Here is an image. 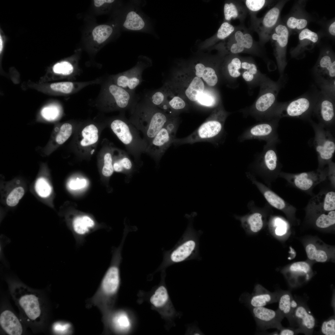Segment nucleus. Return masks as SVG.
<instances>
[{
    "mask_svg": "<svg viewBox=\"0 0 335 335\" xmlns=\"http://www.w3.org/2000/svg\"><path fill=\"white\" fill-rule=\"evenodd\" d=\"M130 113L129 120L141 132L147 146L166 123L175 116L153 105L144 98L141 101L139 100Z\"/></svg>",
    "mask_w": 335,
    "mask_h": 335,
    "instance_id": "1",
    "label": "nucleus"
},
{
    "mask_svg": "<svg viewBox=\"0 0 335 335\" xmlns=\"http://www.w3.org/2000/svg\"><path fill=\"white\" fill-rule=\"evenodd\" d=\"M284 76L280 77L277 81H274L266 75L259 85V94L256 101L240 111L244 116H250L260 122L269 119L278 102L277 96L284 84Z\"/></svg>",
    "mask_w": 335,
    "mask_h": 335,
    "instance_id": "2",
    "label": "nucleus"
},
{
    "mask_svg": "<svg viewBox=\"0 0 335 335\" xmlns=\"http://www.w3.org/2000/svg\"><path fill=\"white\" fill-rule=\"evenodd\" d=\"M230 114L225 110L221 103L193 133L183 138H176L173 144L180 145L207 141L218 144L224 133L225 121Z\"/></svg>",
    "mask_w": 335,
    "mask_h": 335,
    "instance_id": "3",
    "label": "nucleus"
},
{
    "mask_svg": "<svg viewBox=\"0 0 335 335\" xmlns=\"http://www.w3.org/2000/svg\"><path fill=\"white\" fill-rule=\"evenodd\" d=\"M120 283L118 264L114 262L105 274L99 287L93 296L88 300V307L96 306L102 317L112 310Z\"/></svg>",
    "mask_w": 335,
    "mask_h": 335,
    "instance_id": "4",
    "label": "nucleus"
},
{
    "mask_svg": "<svg viewBox=\"0 0 335 335\" xmlns=\"http://www.w3.org/2000/svg\"><path fill=\"white\" fill-rule=\"evenodd\" d=\"M112 131L124 145L128 153L132 156L135 162L141 164V157L145 153L147 146L139 133V131L130 122L123 117L116 118L110 122Z\"/></svg>",
    "mask_w": 335,
    "mask_h": 335,
    "instance_id": "5",
    "label": "nucleus"
},
{
    "mask_svg": "<svg viewBox=\"0 0 335 335\" xmlns=\"http://www.w3.org/2000/svg\"><path fill=\"white\" fill-rule=\"evenodd\" d=\"M318 91L307 93L291 101L278 102L270 119L285 117L307 119L310 118Z\"/></svg>",
    "mask_w": 335,
    "mask_h": 335,
    "instance_id": "6",
    "label": "nucleus"
},
{
    "mask_svg": "<svg viewBox=\"0 0 335 335\" xmlns=\"http://www.w3.org/2000/svg\"><path fill=\"white\" fill-rule=\"evenodd\" d=\"M250 30L242 24L236 26L228 37L227 52L229 55L248 53L262 57L263 47L255 40Z\"/></svg>",
    "mask_w": 335,
    "mask_h": 335,
    "instance_id": "7",
    "label": "nucleus"
},
{
    "mask_svg": "<svg viewBox=\"0 0 335 335\" xmlns=\"http://www.w3.org/2000/svg\"><path fill=\"white\" fill-rule=\"evenodd\" d=\"M308 121L315 133L313 145L318 156L319 168L324 169L332 161L335 152L334 133L311 119Z\"/></svg>",
    "mask_w": 335,
    "mask_h": 335,
    "instance_id": "8",
    "label": "nucleus"
},
{
    "mask_svg": "<svg viewBox=\"0 0 335 335\" xmlns=\"http://www.w3.org/2000/svg\"><path fill=\"white\" fill-rule=\"evenodd\" d=\"M178 126L176 116L171 118L151 140L145 153L158 163L166 150L173 143Z\"/></svg>",
    "mask_w": 335,
    "mask_h": 335,
    "instance_id": "9",
    "label": "nucleus"
},
{
    "mask_svg": "<svg viewBox=\"0 0 335 335\" xmlns=\"http://www.w3.org/2000/svg\"><path fill=\"white\" fill-rule=\"evenodd\" d=\"M190 218L184 235L181 241L169 254L170 263L181 262L193 258L198 254V234L193 229V219Z\"/></svg>",
    "mask_w": 335,
    "mask_h": 335,
    "instance_id": "10",
    "label": "nucleus"
},
{
    "mask_svg": "<svg viewBox=\"0 0 335 335\" xmlns=\"http://www.w3.org/2000/svg\"><path fill=\"white\" fill-rule=\"evenodd\" d=\"M139 99L135 92L118 86L111 79L105 88V101L110 110H128L130 112Z\"/></svg>",
    "mask_w": 335,
    "mask_h": 335,
    "instance_id": "11",
    "label": "nucleus"
},
{
    "mask_svg": "<svg viewBox=\"0 0 335 335\" xmlns=\"http://www.w3.org/2000/svg\"><path fill=\"white\" fill-rule=\"evenodd\" d=\"M312 115L318 123L334 133L335 124V97L323 91H318Z\"/></svg>",
    "mask_w": 335,
    "mask_h": 335,
    "instance_id": "12",
    "label": "nucleus"
},
{
    "mask_svg": "<svg viewBox=\"0 0 335 335\" xmlns=\"http://www.w3.org/2000/svg\"><path fill=\"white\" fill-rule=\"evenodd\" d=\"M151 60L147 56L138 57L136 65L125 71L112 77L111 79L118 86L130 92H135L136 87L142 81V75L144 70L151 66Z\"/></svg>",
    "mask_w": 335,
    "mask_h": 335,
    "instance_id": "13",
    "label": "nucleus"
},
{
    "mask_svg": "<svg viewBox=\"0 0 335 335\" xmlns=\"http://www.w3.org/2000/svg\"><path fill=\"white\" fill-rule=\"evenodd\" d=\"M280 119L273 118L260 121L246 129L238 137L239 142L246 140L257 139L264 140L266 142L279 141L277 129Z\"/></svg>",
    "mask_w": 335,
    "mask_h": 335,
    "instance_id": "14",
    "label": "nucleus"
},
{
    "mask_svg": "<svg viewBox=\"0 0 335 335\" xmlns=\"http://www.w3.org/2000/svg\"><path fill=\"white\" fill-rule=\"evenodd\" d=\"M280 13V8L277 5L270 9L263 17H256L251 20V26L249 29L257 33L259 38L258 42L262 47L270 39L271 33L277 24Z\"/></svg>",
    "mask_w": 335,
    "mask_h": 335,
    "instance_id": "15",
    "label": "nucleus"
},
{
    "mask_svg": "<svg viewBox=\"0 0 335 335\" xmlns=\"http://www.w3.org/2000/svg\"><path fill=\"white\" fill-rule=\"evenodd\" d=\"M281 175L298 189L307 191L326 179L329 176L328 168L297 174L281 173Z\"/></svg>",
    "mask_w": 335,
    "mask_h": 335,
    "instance_id": "16",
    "label": "nucleus"
},
{
    "mask_svg": "<svg viewBox=\"0 0 335 335\" xmlns=\"http://www.w3.org/2000/svg\"><path fill=\"white\" fill-rule=\"evenodd\" d=\"M250 309L260 330L275 328L279 330L283 327L281 322L284 317L278 309L274 310L264 306Z\"/></svg>",
    "mask_w": 335,
    "mask_h": 335,
    "instance_id": "17",
    "label": "nucleus"
},
{
    "mask_svg": "<svg viewBox=\"0 0 335 335\" xmlns=\"http://www.w3.org/2000/svg\"><path fill=\"white\" fill-rule=\"evenodd\" d=\"M150 302L166 320L171 321L175 317L181 316V313L177 312L174 308L163 283L157 288L150 297Z\"/></svg>",
    "mask_w": 335,
    "mask_h": 335,
    "instance_id": "18",
    "label": "nucleus"
},
{
    "mask_svg": "<svg viewBox=\"0 0 335 335\" xmlns=\"http://www.w3.org/2000/svg\"><path fill=\"white\" fill-rule=\"evenodd\" d=\"M289 31L285 25L277 24L273 29L270 39L275 43V55L279 73L280 77L283 76V73L286 63L285 50L288 44Z\"/></svg>",
    "mask_w": 335,
    "mask_h": 335,
    "instance_id": "19",
    "label": "nucleus"
},
{
    "mask_svg": "<svg viewBox=\"0 0 335 335\" xmlns=\"http://www.w3.org/2000/svg\"><path fill=\"white\" fill-rule=\"evenodd\" d=\"M279 289L271 292L262 285L257 284L252 293L244 294L241 300L249 308L264 306L278 302Z\"/></svg>",
    "mask_w": 335,
    "mask_h": 335,
    "instance_id": "20",
    "label": "nucleus"
},
{
    "mask_svg": "<svg viewBox=\"0 0 335 335\" xmlns=\"http://www.w3.org/2000/svg\"><path fill=\"white\" fill-rule=\"evenodd\" d=\"M295 326H298L300 333L305 335L313 334L316 324L315 318L303 302H298L293 314Z\"/></svg>",
    "mask_w": 335,
    "mask_h": 335,
    "instance_id": "21",
    "label": "nucleus"
},
{
    "mask_svg": "<svg viewBox=\"0 0 335 335\" xmlns=\"http://www.w3.org/2000/svg\"><path fill=\"white\" fill-rule=\"evenodd\" d=\"M242 60V57L239 54H229L226 58L222 71L231 87L238 86V79L241 75Z\"/></svg>",
    "mask_w": 335,
    "mask_h": 335,
    "instance_id": "22",
    "label": "nucleus"
},
{
    "mask_svg": "<svg viewBox=\"0 0 335 335\" xmlns=\"http://www.w3.org/2000/svg\"><path fill=\"white\" fill-rule=\"evenodd\" d=\"M241 75L249 88L259 86L266 75L259 71L253 59L250 57H243L241 63Z\"/></svg>",
    "mask_w": 335,
    "mask_h": 335,
    "instance_id": "23",
    "label": "nucleus"
},
{
    "mask_svg": "<svg viewBox=\"0 0 335 335\" xmlns=\"http://www.w3.org/2000/svg\"><path fill=\"white\" fill-rule=\"evenodd\" d=\"M105 332L110 328L117 333H123L128 330L131 326V322L128 316L124 312L117 311L114 313L110 312L103 317Z\"/></svg>",
    "mask_w": 335,
    "mask_h": 335,
    "instance_id": "24",
    "label": "nucleus"
},
{
    "mask_svg": "<svg viewBox=\"0 0 335 335\" xmlns=\"http://www.w3.org/2000/svg\"><path fill=\"white\" fill-rule=\"evenodd\" d=\"M308 207L310 209L320 212L335 210V192L330 191L319 193L310 199Z\"/></svg>",
    "mask_w": 335,
    "mask_h": 335,
    "instance_id": "25",
    "label": "nucleus"
},
{
    "mask_svg": "<svg viewBox=\"0 0 335 335\" xmlns=\"http://www.w3.org/2000/svg\"><path fill=\"white\" fill-rule=\"evenodd\" d=\"M38 297L33 294L22 295L18 299L19 305L27 317L32 320H36L41 315V310Z\"/></svg>",
    "mask_w": 335,
    "mask_h": 335,
    "instance_id": "26",
    "label": "nucleus"
},
{
    "mask_svg": "<svg viewBox=\"0 0 335 335\" xmlns=\"http://www.w3.org/2000/svg\"><path fill=\"white\" fill-rule=\"evenodd\" d=\"M0 324L2 328L10 335H20L23 332L22 326L18 319L12 311L6 310L0 315Z\"/></svg>",
    "mask_w": 335,
    "mask_h": 335,
    "instance_id": "27",
    "label": "nucleus"
},
{
    "mask_svg": "<svg viewBox=\"0 0 335 335\" xmlns=\"http://www.w3.org/2000/svg\"><path fill=\"white\" fill-rule=\"evenodd\" d=\"M148 24L146 19L136 9L129 10L125 17L123 26L131 31H146Z\"/></svg>",
    "mask_w": 335,
    "mask_h": 335,
    "instance_id": "28",
    "label": "nucleus"
},
{
    "mask_svg": "<svg viewBox=\"0 0 335 335\" xmlns=\"http://www.w3.org/2000/svg\"><path fill=\"white\" fill-rule=\"evenodd\" d=\"M248 12L244 4L240 1H231L225 3L224 5V17L227 21L238 19L242 23Z\"/></svg>",
    "mask_w": 335,
    "mask_h": 335,
    "instance_id": "29",
    "label": "nucleus"
},
{
    "mask_svg": "<svg viewBox=\"0 0 335 335\" xmlns=\"http://www.w3.org/2000/svg\"><path fill=\"white\" fill-rule=\"evenodd\" d=\"M95 225L94 221L89 216H77L74 218L72 222L73 234L75 237L81 239L88 234Z\"/></svg>",
    "mask_w": 335,
    "mask_h": 335,
    "instance_id": "30",
    "label": "nucleus"
},
{
    "mask_svg": "<svg viewBox=\"0 0 335 335\" xmlns=\"http://www.w3.org/2000/svg\"><path fill=\"white\" fill-rule=\"evenodd\" d=\"M292 295L290 291L279 289L278 309L287 318L291 326H295L293 312L291 307V299Z\"/></svg>",
    "mask_w": 335,
    "mask_h": 335,
    "instance_id": "31",
    "label": "nucleus"
},
{
    "mask_svg": "<svg viewBox=\"0 0 335 335\" xmlns=\"http://www.w3.org/2000/svg\"><path fill=\"white\" fill-rule=\"evenodd\" d=\"M167 96V90L164 86L160 89L147 92L144 98L153 105L167 112L168 111L166 105Z\"/></svg>",
    "mask_w": 335,
    "mask_h": 335,
    "instance_id": "32",
    "label": "nucleus"
},
{
    "mask_svg": "<svg viewBox=\"0 0 335 335\" xmlns=\"http://www.w3.org/2000/svg\"><path fill=\"white\" fill-rule=\"evenodd\" d=\"M195 69L196 76L202 78L208 86L214 87L217 84L218 75L214 68L206 67L202 63H198L195 65Z\"/></svg>",
    "mask_w": 335,
    "mask_h": 335,
    "instance_id": "33",
    "label": "nucleus"
},
{
    "mask_svg": "<svg viewBox=\"0 0 335 335\" xmlns=\"http://www.w3.org/2000/svg\"><path fill=\"white\" fill-rule=\"evenodd\" d=\"M196 101L202 106L214 109L221 103L218 92L213 89H205L199 96Z\"/></svg>",
    "mask_w": 335,
    "mask_h": 335,
    "instance_id": "34",
    "label": "nucleus"
},
{
    "mask_svg": "<svg viewBox=\"0 0 335 335\" xmlns=\"http://www.w3.org/2000/svg\"><path fill=\"white\" fill-rule=\"evenodd\" d=\"M205 89L204 84L202 79L196 76L193 78L186 88L185 94L190 100L195 101Z\"/></svg>",
    "mask_w": 335,
    "mask_h": 335,
    "instance_id": "35",
    "label": "nucleus"
},
{
    "mask_svg": "<svg viewBox=\"0 0 335 335\" xmlns=\"http://www.w3.org/2000/svg\"><path fill=\"white\" fill-rule=\"evenodd\" d=\"M114 29L110 25H101L95 27L92 33L93 40L99 44L103 43L111 37Z\"/></svg>",
    "mask_w": 335,
    "mask_h": 335,
    "instance_id": "36",
    "label": "nucleus"
},
{
    "mask_svg": "<svg viewBox=\"0 0 335 335\" xmlns=\"http://www.w3.org/2000/svg\"><path fill=\"white\" fill-rule=\"evenodd\" d=\"M98 132L97 128L94 124H90L85 127L82 132L83 138L80 142L81 145L87 146L96 142L98 139Z\"/></svg>",
    "mask_w": 335,
    "mask_h": 335,
    "instance_id": "37",
    "label": "nucleus"
},
{
    "mask_svg": "<svg viewBox=\"0 0 335 335\" xmlns=\"http://www.w3.org/2000/svg\"><path fill=\"white\" fill-rule=\"evenodd\" d=\"M264 195L269 203L277 209L287 210L293 208V206L271 190H266L264 192Z\"/></svg>",
    "mask_w": 335,
    "mask_h": 335,
    "instance_id": "38",
    "label": "nucleus"
},
{
    "mask_svg": "<svg viewBox=\"0 0 335 335\" xmlns=\"http://www.w3.org/2000/svg\"><path fill=\"white\" fill-rule=\"evenodd\" d=\"M118 152V154L114 157V160L121 165L123 172L128 176H131L136 170L134 164L127 153L121 151Z\"/></svg>",
    "mask_w": 335,
    "mask_h": 335,
    "instance_id": "39",
    "label": "nucleus"
},
{
    "mask_svg": "<svg viewBox=\"0 0 335 335\" xmlns=\"http://www.w3.org/2000/svg\"><path fill=\"white\" fill-rule=\"evenodd\" d=\"M306 250L307 257L310 260L324 262L326 261L328 259V256L325 252L321 250H317L313 244L307 245Z\"/></svg>",
    "mask_w": 335,
    "mask_h": 335,
    "instance_id": "40",
    "label": "nucleus"
},
{
    "mask_svg": "<svg viewBox=\"0 0 335 335\" xmlns=\"http://www.w3.org/2000/svg\"><path fill=\"white\" fill-rule=\"evenodd\" d=\"M243 1L250 15L251 19L257 17L256 14L257 12L264 7L267 2L265 0H246Z\"/></svg>",
    "mask_w": 335,
    "mask_h": 335,
    "instance_id": "41",
    "label": "nucleus"
},
{
    "mask_svg": "<svg viewBox=\"0 0 335 335\" xmlns=\"http://www.w3.org/2000/svg\"><path fill=\"white\" fill-rule=\"evenodd\" d=\"M335 223V211H331L327 213L321 214L317 218L316 226L321 228H325L333 225Z\"/></svg>",
    "mask_w": 335,
    "mask_h": 335,
    "instance_id": "42",
    "label": "nucleus"
},
{
    "mask_svg": "<svg viewBox=\"0 0 335 335\" xmlns=\"http://www.w3.org/2000/svg\"><path fill=\"white\" fill-rule=\"evenodd\" d=\"M25 194V190L22 187H18L13 189L8 195L6 199V203L10 207L16 206Z\"/></svg>",
    "mask_w": 335,
    "mask_h": 335,
    "instance_id": "43",
    "label": "nucleus"
},
{
    "mask_svg": "<svg viewBox=\"0 0 335 335\" xmlns=\"http://www.w3.org/2000/svg\"><path fill=\"white\" fill-rule=\"evenodd\" d=\"M35 189L38 194L43 198L48 196L51 191L50 185L45 179L42 177L39 178L36 181Z\"/></svg>",
    "mask_w": 335,
    "mask_h": 335,
    "instance_id": "44",
    "label": "nucleus"
},
{
    "mask_svg": "<svg viewBox=\"0 0 335 335\" xmlns=\"http://www.w3.org/2000/svg\"><path fill=\"white\" fill-rule=\"evenodd\" d=\"M72 132V127L71 124L66 123L62 124L56 137V142L60 145L63 144L70 136Z\"/></svg>",
    "mask_w": 335,
    "mask_h": 335,
    "instance_id": "45",
    "label": "nucleus"
},
{
    "mask_svg": "<svg viewBox=\"0 0 335 335\" xmlns=\"http://www.w3.org/2000/svg\"><path fill=\"white\" fill-rule=\"evenodd\" d=\"M112 153L108 151L105 153L104 156V165L102 168V175L109 177L113 174L114 170L113 166V158Z\"/></svg>",
    "mask_w": 335,
    "mask_h": 335,
    "instance_id": "46",
    "label": "nucleus"
},
{
    "mask_svg": "<svg viewBox=\"0 0 335 335\" xmlns=\"http://www.w3.org/2000/svg\"><path fill=\"white\" fill-rule=\"evenodd\" d=\"M250 229L252 232L257 233L260 231L263 226L261 215L255 213L251 215L248 219Z\"/></svg>",
    "mask_w": 335,
    "mask_h": 335,
    "instance_id": "47",
    "label": "nucleus"
},
{
    "mask_svg": "<svg viewBox=\"0 0 335 335\" xmlns=\"http://www.w3.org/2000/svg\"><path fill=\"white\" fill-rule=\"evenodd\" d=\"M236 26H234L228 22H223L218 30L216 35L218 39L223 40L228 37L234 31Z\"/></svg>",
    "mask_w": 335,
    "mask_h": 335,
    "instance_id": "48",
    "label": "nucleus"
},
{
    "mask_svg": "<svg viewBox=\"0 0 335 335\" xmlns=\"http://www.w3.org/2000/svg\"><path fill=\"white\" fill-rule=\"evenodd\" d=\"M53 90L64 93H69L74 88V83L70 82H63L54 83L50 85Z\"/></svg>",
    "mask_w": 335,
    "mask_h": 335,
    "instance_id": "49",
    "label": "nucleus"
},
{
    "mask_svg": "<svg viewBox=\"0 0 335 335\" xmlns=\"http://www.w3.org/2000/svg\"><path fill=\"white\" fill-rule=\"evenodd\" d=\"M53 70L55 73L68 75L73 72L74 68L70 63L64 61L56 64L53 67Z\"/></svg>",
    "mask_w": 335,
    "mask_h": 335,
    "instance_id": "50",
    "label": "nucleus"
},
{
    "mask_svg": "<svg viewBox=\"0 0 335 335\" xmlns=\"http://www.w3.org/2000/svg\"><path fill=\"white\" fill-rule=\"evenodd\" d=\"M321 333L324 335H335V319L334 316L330 317L323 322L321 327Z\"/></svg>",
    "mask_w": 335,
    "mask_h": 335,
    "instance_id": "51",
    "label": "nucleus"
},
{
    "mask_svg": "<svg viewBox=\"0 0 335 335\" xmlns=\"http://www.w3.org/2000/svg\"><path fill=\"white\" fill-rule=\"evenodd\" d=\"M307 24V21L306 19L297 18L293 16L289 17L287 22V26L292 29H303L306 26Z\"/></svg>",
    "mask_w": 335,
    "mask_h": 335,
    "instance_id": "52",
    "label": "nucleus"
},
{
    "mask_svg": "<svg viewBox=\"0 0 335 335\" xmlns=\"http://www.w3.org/2000/svg\"><path fill=\"white\" fill-rule=\"evenodd\" d=\"M298 38L300 41L307 40L313 43L318 41V37L317 34L307 28L303 29L299 34Z\"/></svg>",
    "mask_w": 335,
    "mask_h": 335,
    "instance_id": "53",
    "label": "nucleus"
},
{
    "mask_svg": "<svg viewBox=\"0 0 335 335\" xmlns=\"http://www.w3.org/2000/svg\"><path fill=\"white\" fill-rule=\"evenodd\" d=\"M289 271H299L306 274L309 273L311 270L310 265L305 261H298L292 264L289 267Z\"/></svg>",
    "mask_w": 335,
    "mask_h": 335,
    "instance_id": "54",
    "label": "nucleus"
},
{
    "mask_svg": "<svg viewBox=\"0 0 335 335\" xmlns=\"http://www.w3.org/2000/svg\"><path fill=\"white\" fill-rule=\"evenodd\" d=\"M58 114L57 108L54 106H50L44 108L42 110V116L49 120L54 119L56 118Z\"/></svg>",
    "mask_w": 335,
    "mask_h": 335,
    "instance_id": "55",
    "label": "nucleus"
},
{
    "mask_svg": "<svg viewBox=\"0 0 335 335\" xmlns=\"http://www.w3.org/2000/svg\"><path fill=\"white\" fill-rule=\"evenodd\" d=\"M56 332L60 334L71 333L73 331V328L70 324L66 323H57L54 325Z\"/></svg>",
    "mask_w": 335,
    "mask_h": 335,
    "instance_id": "56",
    "label": "nucleus"
},
{
    "mask_svg": "<svg viewBox=\"0 0 335 335\" xmlns=\"http://www.w3.org/2000/svg\"><path fill=\"white\" fill-rule=\"evenodd\" d=\"M69 188L72 190L80 189L85 187L87 185V181L84 179L79 178L70 179L68 183Z\"/></svg>",
    "mask_w": 335,
    "mask_h": 335,
    "instance_id": "57",
    "label": "nucleus"
},
{
    "mask_svg": "<svg viewBox=\"0 0 335 335\" xmlns=\"http://www.w3.org/2000/svg\"><path fill=\"white\" fill-rule=\"evenodd\" d=\"M274 224L276 227L275 232L277 235L281 236L286 233V224L282 219L280 218H276L274 221Z\"/></svg>",
    "mask_w": 335,
    "mask_h": 335,
    "instance_id": "58",
    "label": "nucleus"
},
{
    "mask_svg": "<svg viewBox=\"0 0 335 335\" xmlns=\"http://www.w3.org/2000/svg\"><path fill=\"white\" fill-rule=\"evenodd\" d=\"M115 1L114 0H94L93 1L94 6L97 7L106 8L109 9L114 4Z\"/></svg>",
    "mask_w": 335,
    "mask_h": 335,
    "instance_id": "59",
    "label": "nucleus"
},
{
    "mask_svg": "<svg viewBox=\"0 0 335 335\" xmlns=\"http://www.w3.org/2000/svg\"><path fill=\"white\" fill-rule=\"evenodd\" d=\"M278 331H279V335H294L300 333L298 328H285L283 327Z\"/></svg>",
    "mask_w": 335,
    "mask_h": 335,
    "instance_id": "60",
    "label": "nucleus"
},
{
    "mask_svg": "<svg viewBox=\"0 0 335 335\" xmlns=\"http://www.w3.org/2000/svg\"><path fill=\"white\" fill-rule=\"evenodd\" d=\"M186 333L187 334L191 335H201L203 334L198 327L194 325L188 326Z\"/></svg>",
    "mask_w": 335,
    "mask_h": 335,
    "instance_id": "61",
    "label": "nucleus"
},
{
    "mask_svg": "<svg viewBox=\"0 0 335 335\" xmlns=\"http://www.w3.org/2000/svg\"><path fill=\"white\" fill-rule=\"evenodd\" d=\"M329 33L333 36L335 35V22H333L330 25L328 28Z\"/></svg>",
    "mask_w": 335,
    "mask_h": 335,
    "instance_id": "62",
    "label": "nucleus"
},
{
    "mask_svg": "<svg viewBox=\"0 0 335 335\" xmlns=\"http://www.w3.org/2000/svg\"><path fill=\"white\" fill-rule=\"evenodd\" d=\"M2 39L1 38V37L0 36V52H1V51L2 50Z\"/></svg>",
    "mask_w": 335,
    "mask_h": 335,
    "instance_id": "63",
    "label": "nucleus"
}]
</instances>
